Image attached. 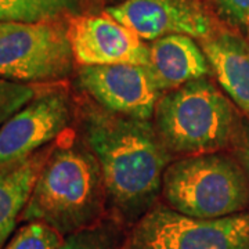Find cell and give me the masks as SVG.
<instances>
[{"label": "cell", "mask_w": 249, "mask_h": 249, "mask_svg": "<svg viewBox=\"0 0 249 249\" xmlns=\"http://www.w3.org/2000/svg\"><path fill=\"white\" fill-rule=\"evenodd\" d=\"M106 13L144 42L169 35L205 40L216 32L212 14L201 0H124Z\"/></svg>", "instance_id": "9"}, {"label": "cell", "mask_w": 249, "mask_h": 249, "mask_svg": "<svg viewBox=\"0 0 249 249\" xmlns=\"http://www.w3.org/2000/svg\"><path fill=\"white\" fill-rule=\"evenodd\" d=\"M53 144L22 160L0 166V249L4 248L21 219Z\"/></svg>", "instance_id": "13"}, {"label": "cell", "mask_w": 249, "mask_h": 249, "mask_svg": "<svg viewBox=\"0 0 249 249\" xmlns=\"http://www.w3.org/2000/svg\"><path fill=\"white\" fill-rule=\"evenodd\" d=\"M214 13L234 32L249 40V0H208Z\"/></svg>", "instance_id": "18"}, {"label": "cell", "mask_w": 249, "mask_h": 249, "mask_svg": "<svg viewBox=\"0 0 249 249\" xmlns=\"http://www.w3.org/2000/svg\"><path fill=\"white\" fill-rule=\"evenodd\" d=\"M64 88L42 90L0 126V166L22 160L67 133L75 111Z\"/></svg>", "instance_id": "7"}, {"label": "cell", "mask_w": 249, "mask_h": 249, "mask_svg": "<svg viewBox=\"0 0 249 249\" xmlns=\"http://www.w3.org/2000/svg\"><path fill=\"white\" fill-rule=\"evenodd\" d=\"M60 249H124V244L115 223L98 222L67 235Z\"/></svg>", "instance_id": "15"}, {"label": "cell", "mask_w": 249, "mask_h": 249, "mask_svg": "<svg viewBox=\"0 0 249 249\" xmlns=\"http://www.w3.org/2000/svg\"><path fill=\"white\" fill-rule=\"evenodd\" d=\"M106 201L97 158L67 132L53 144L19 220L46 223L70 235L101 222Z\"/></svg>", "instance_id": "2"}, {"label": "cell", "mask_w": 249, "mask_h": 249, "mask_svg": "<svg viewBox=\"0 0 249 249\" xmlns=\"http://www.w3.org/2000/svg\"><path fill=\"white\" fill-rule=\"evenodd\" d=\"M234 151H235V157L238 158L241 165L244 166L249 178V121L248 122L244 121L240 139L234 145Z\"/></svg>", "instance_id": "19"}, {"label": "cell", "mask_w": 249, "mask_h": 249, "mask_svg": "<svg viewBox=\"0 0 249 249\" xmlns=\"http://www.w3.org/2000/svg\"><path fill=\"white\" fill-rule=\"evenodd\" d=\"M166 206L194 219H217L248 211L249 178L226 152L188 155L170 162L162 180Z\"/></svg>", "instance_id": "4"}, {"label": "cell", "mask_w": 249, "mask_h": 249, "mask_svg": "<svg viewBox=\"0 0 249 249\" xmlns=\"http://www.w3.org/2000/svg\"><path fill=\"white\" fill-rule=\"evenodd\" d=\"M67 31L75 62L80 67L150 62L148 45L106 11L68 18Z\"/></svg>", "instance_id": "10"}, {"label": "cell", "mask_w": 249, "mask_h": 249, "mask_svg": "<svg viewBox=\"0 0 249 249\" xmlns=\"http://www.w3.org/2000/svg\"><path fill=\"white\" fill-rule=\"evenodd\" d=\"M85 0H0V22H50L79 16Z\"/></svg>", "instance_id": "14"}, {"label": "cell", "mask_w": 249, "mask_h": 249, "mask_svg": "<svg viewBox=\"0 0 249 249\" xmlns=\"http://www.w3.org/2000/svg\"><path fill=\"white\" fill-rule=\"evenodd\" d=\"M80 132L101 168L107 201L124 222L137 223L155 205L172 162L152 121L88 104L80 114Z\"/></svg>", "instance_id": "1"}, {"label": "cell", "mask_w": 249, "mask_h": 249, "mask_svg": "<svg viewBox=\"0 0 249 249\" xmlns=\"http://www.w3.org/2000/svg\"><path fill=\"white\" fill-rule=\"evenodd\" d=\"M73 64L67 19L0 22V78L53 85L71 76Z\"/></svg>", "instance_id": "5"}, {"label": "cell", "mask_w": 249, "mask_h": 249, "mask_svg": "<svg viewBox=\"0 0 249 249\" xmlns=\"http://www.w3.org/2000/svg\"><path fill=\"white\" fill-rule=\"evenodd\" d=\"M31 85L0 78V126L36 96Z\"/></svg>", "instance_id": "17"}, {"label": "cell", "mask_w": 249, "mask_h": 249, "mask_svg": "<svg viewBox=\"0 0 249 249\" xmlns=\"http://www.w3.org/2000/svg\"><path fill=\"white\" fill-rule=\"evenodd\" d=\"M78 86L98 107L116 115L152 121L162 91L147 65L80 67Z\"/></svg>", "instance_id": "8"}, {"label": "cell", "mask_w": 249, "mask_h": 249, "mask_svg": "<svg viewBox=\"0 0 249 249\" xmlns=\"http://www.w3.org/2000/svg\"><path fill=\"white\" fill-rule=\"evenodd\" d=\"M124 249H249V209L194 219L166 205H154L134 223Z\"/></svg>", "instance_id": "6"}, {"label": "cell", "mask_w": 249, "mask_h": 249, "mask_svg": "<svg viewBox=\"0 0 249 249\" xmlns=\"http://www.w3.org/2000/svg\"><path fill=\"white\" fill-rule=\"evenodd\" d=\"M148 47L150 62L147 67L162 94L212 73L204 49L194 37L163 36L151 42Z\"/></svg>", "instance_id": "11"}, {"label": "cell", "mask_w": 249, "mask_h": 249, "mask_svg": "<svg viewBox=\"0 0 249 249\" xmlns=\"http://www.w3.org/2000/svg\"><path fill=\"white\" fill-rule=\"evenodd\" d=\"M201 46L219 86L249 119V40L234 31H216Z\"/></svg>", "instance_id": "12"}, {"label": "cell", "mask_w": 249, "mask_h": 249, "mask_svg": "<svg viewBox=\"0 0 249 249\" xmlns=\"http://www.w3.org/2000/svg\"><path fill=\"white\" fill-rule=\"evenodd\" d=\"M64 235L42 222H27L3 249H60Z\"/></svg>", "instance_id": "16"}, {"label": "cell", "mask_w": 249, "mask_h": 249, "mask_svg": "<svg viewBox=\"0 0 249 249\" xmlns=\"http://www.w3.org/2000/svg\"><path fill=\"white\" fill-rule=\"evenodd\" d=\"M152 124L170 154L219 152L237 144L244 119L209 76L160 96Z\"/></svg>", "instance_id": "3"}]
</instances>
